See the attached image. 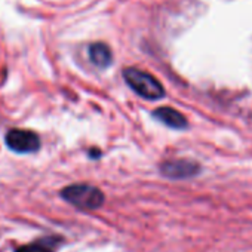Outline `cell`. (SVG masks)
<instances>
[{"mask_svg":"<svg viewBox=\"0 0 252 252\" xmlns=\"http://www.w3.org/2000/svg\"><path fill=\"white\" fill-rule=\"evenodd\" d=\"M123 79L135 94L146 99L156 101L165 96V88L162 86V83L147 71L135 67H128L123 70Z\"/></svg>","mask_w":252,"mask_h":252,"instance_id":"1","label":"cell"},{"mask_svg":"<svg viewBox=\"0 0 252 252\" xmlns=\"http://www.w3.org/2000/svg\"><path fill=\"white\" fill-rule=\"evenodd\" d=\"M60 196L70 205L86 211H94L101 208L105 200L104 193L98 187L83 183L64 187L60 191Z\"/></svg>","mask_w":252,"mask_h":252,"instance_id":"2","label":"cell"},{"mask_svg":"<svg viewBox=\"0 0 252 252\" xmlns=\"http://www.w3.org/2000/svg\"><path fill=\"white\" fill-rule=\"evenodd\" d=\"M5 144L6 147L18 155H29L36 153L40 150V137L30 129H9L5 135Z\"/></svg>","mask_w":252,"mask_h":252,"instance_id":"3","label":"cell"},{"mask_svg":"<svg viewBox=\"0 0 252 252\" xmlns=\"http://www.w3.org/2000/svg\"><path fill=\"white\" fill-rule=\"evenodd\" d=\"M160 172L169 180H187L199 175L202 166L191 159H169L160 163Z\"/></svg>","mask_w":252,"mask_h":252,"instance_id":"4","label":"cell"},{"mask_svg":"<svg viewBox=\"0 0 252 252\" xmlns=\"http://www.w3.org/2000/svg\"><path fill=\"white\" fill-rule=\"evenodd\" d=\"M153 117L156 120H159L160 123H163L165 126L171 129H177V131H183L189 128V122L186 119V116L172 108V107H159L153 111Z\"/></svg>","mask_w":252,"mask_h":252,"instance_id":"5","label":"cell"},{"mask_svg":"<svg viewBox=\"0 0 252 252\" xmlns=\"http://www.w3.org/2000/svg\"><path fill=\"white\" fill-rule=\"evenodd\" d=\"M64 243L61 236H43L27 245L15 248V252H57V249Z\"/></svg>","mask_w":252,"mask_h":252,"instance_id":"6","label":"cell"},{"mask_svg":"<svg viewBox=\"0 0 252 252\" xmlns=\"http://www.w3.org/2000/svg\"><path fill=\"white\" fill-rule=\"evenodd\" d=\"M89 60L94 65L98 68H107L113 63V54L111 49L105 43H92L89 46Z\"/></svg>","mask_w":252,"mask_h":252,"instance_id":"7","label":"cell"},{"mask_svg":"<svg viewBox=\"0 0 252 252\" xmlns=\"http://www.w3.org/2000/svg\"><path fill=\"white\" fill-rule=\"evenodd\" d=\"M88 155H89L91 159H99L101 158V150L99 149H91L88 152Z\"/></svg>","mask_w":252,"mask_h":252,"instance_id":"8","label":"cell"}]
</instances>
